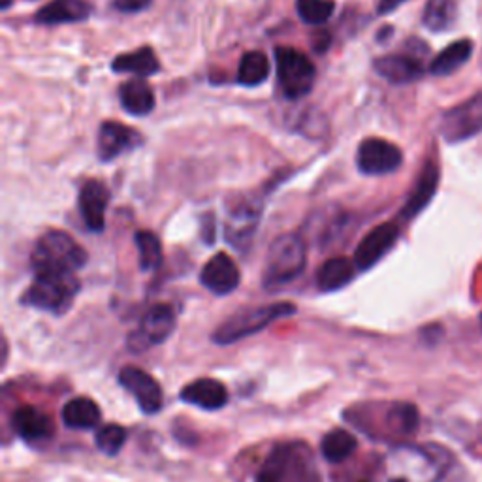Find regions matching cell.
I'll return each instance as SVG.
<instances>
[{
	"mask_svg": "<svg viewBox=\"0 0 482 482\" xmlns=\"http://www.w3.org/2000/svg\"><path fill=\"white\" fill-rule=\"evenodd\" d=\"M452 456L439 445H400L381 464L379 482H439Z\"/></svg>",
	"mask_w": 482,
	"mask_h": 482,
	"instance_id": "6da1fadb",
	"label": "cell"
},
{
	"mask_svg": "<svg viewBox=\"0 0 482 482\" xmlns=\"http://www.w3.org/2000/svg\"><path fill=\"white\" fill-rule=\"evenodd\" d=\"M255 482H320V475L307 445L281 443L268 454Z\"/></svg>",
	"mask_w": 482,
	"mask_h": 482,
	"instance_id": "7a4b0ae2",
	"label": "cell"
},
{
	"mask_svg": "<svg viewBox=\"0 0 482 482\" xmlns=\"http://www.w3.org/2000/svg\"><path fill=\"white\" fill-rule=\"evenodd\" d=\"M31 262L34 275L76 273L85 266L87 252L66 232L50 231L36 241Z\"/></svg>",
	"mask_w": 482,
	"mask_h": 482,
	"instance_id": "3957f363",
	"label": "cell"
},
{
	"mask_svg": "<svg viewBox=\"0 0 482 482\" xmlns=\"http://www.w3.org/2000/svg\"><path fill=\"white\" fill-rule=\"evenodd\" d=\"M307 262V249L298 234H283L275 240L266 255L262 281L266 288H278L292 283L302 275Z\"/></svg>",
	"mask_w": 482,
	"mask_h": 482,
	"instance_id": "277c9868",
	"label": "cell"
},
{
	"mask_svg": "<svg viewBox=\"0 0 482 482\" xmlns=\"http://www.w3.org/2000/svg\"><path fill=\"white\" fill-rule=\"evenodd\" d=\"M80 292L76 273H42L34 275L33 285L23 294V304L62 315L71 309Z\"/></svg>",
	"mask_w": 482,
	"mask_h": 482,
	"instance_id": "5b68a950",
	"label": "cell"
},
{
	"mask_svg": "<svg viewBox=\"0 0 482 482\" xmlns=\"http://www.w3.org/2000/svg\"><path fill=\"white\" fill-rule=\"evenodd\" d=\"M296 313V306L290 302H278L255 309L236 313L215 330L213 341L217 345H232L249 336H255L268 328L271 323Z\"/></svg>",
	"mask_w": 482,
	"mask_h": 482,
	"instance_id": "8992f818",
	"label": "cell"
},
{
	"mask_svg": "<svg viewBox=\"0 0 482 482\" xmlns=\"http://www.w3.org/2000/svg\"><path fill=\"white\" fill-rule=\"evenodd\" d=\"M275 66L283 93L290 100L304 99L315 85V64L311 59L288 45L275 50Z\"/></svg>",
	"mask_w": 482,
	"mask_h": 482,
	"instance_id": "52a82bcc",
	"label": "cell"
},
{
	"mask_svg": "<svg viewBox=\"0 0 482 482\" xmlns=\"http://www.w3.org/2000/svg\"><path fill=\"white\" fill-rule=\"evenodd\" d=\"M441 137L449 144H460L482 132V93L445 111L439 123Z\"/></svg>",
	"mask_w": 482,
	"mask_h": 482,
	"instance_id": "ba28073f",
	"label": "cell"
},
{
	"mask_svg": "<svg viewBox=\"0 0 482 482\" xmlns=\"http://www.w3.org/2000/svg\"><path fill=\"white\" fill-rule=\"evenodd\" d=\"M175 330V313L166 304L153 306L142 318V325L128 337L130 351L142 353L153 345L165 343Z\"/></svg>",
	"mask_w": 482,
	"mask_h": 482,
	"instance_id": "9c48e42d",
	"label": "cell"
},
{
	"mask_svg": "<svg viewBox=\"0 0 482 482\" xmlns=\"http://www.w3.org/2000/svg\"><path fill=\"white\" fill-rule=\"evenodd\" d=\"M403 163L400 147L383 137H367L356 151L358 170L365 175H384L396 172Z\"/></svg>",
	"mask_w": 482,
	"mask_h": 482,
	"instance_id": "30bf717a",
	"label": "cell"
},
{
	"mask_svg": "<svg viewBox=\"0 0 482 482\" xmlns=\"http://www.w3.org/2000/svg\"><path fill=\"white\" fill-rule=\"evenodd\" d=\"M119 384L125 386L134 396V400L137 402V405H140L146 415H155V412L163 409L165 403L163 388H160L155 377L140 370V367L134 365L123 367L119 372Z\"/></svg>",
	"mask_w": 482,
	"mask_h": 482,
	"instance_id": "8fae6325",
	"label": "cell"
},
{
	"mask_svg": "<svg viewBox=\"0 0 482 482\" xmlns=\"http://www.w3.org/2000/svg\"><path fill=\"white\" fill-rule=\"evenodd\" d=\"M400 228L396 222H383L367 234L354 252V264L360 271L373 268L398 241Z\"/></svg>",
	"mask_w": 482,
	"mask_h": 482,
	"instance_id": "7c38bea8",
	"label": "cell"
},
{
	"mask_svg": "<svg viewBox=\"0 0 482 482\" xmlns=\"http://www.w3.org/2000/svg\"><path fill=\"white\" fill-rule=\"evenodd\" d=\"M240 279H241L240 269L226 252H217L215 257L205 262L200 273L202 285L217 296H226L234 292L240 285Z\"/></svg>",
	"mask_w": 482,
	"mask_h": 482,
	"instance_id": "4fadbf2b",
	"label": "cell"
},
{
	"mask_svg": "<svg viewBox=\"0 0 482 482\" xmlns=\"http://www.w3.org/2000/svg\"><path fill=\"white\" fill-rule=\"evenodd\" d=\"M109 203V191L99 179L87 181L80 193V212L89 231L102 232L106 226V210Z\"/></svg>",
	"mask_w": 482,
	"mask_h": 482,
	"instance_id": "5bb4252c",
	"label": "cell"
},
{
	"mask_svg": "<svg viewBox=\"0 0 482 482\" xmlns=\"http://www.w3.org/2000/svg\"><path fill=\"white\" fill-rule=\"evenodd\" d=\"M12 426L19 438L27 441L52 439L55 433L53 419L33 405H23L14 412Z\"/></svg>",
	"mask_w": 482,
	"mask_h": 482,
	"instance_id": "9a60e30c",
	"label": "cell"
},
{
	"mask_svg": "<svg viewBox=\"0 0 482 482\" xmlns=\"http://www.w3.org/2000/svg\"><path fill=\"white\" fill-rule=\"evenodd\" d=\"M140 142L142 136L134 132L130 127L121 125L118 121L102 123L99 132V156L108 163V160H113L121 153H127L136 146H140Z\"/></svg>",
	"mask_w": 482,
	"mask_h": 482,
	"instance_id": "2e32d148",
	"label": "cell"
},
{
	"mask_svg": "<svg viewBox=\"0 0 482 482\" xmlns=\"http://www.w3.org/2000/svg\"><path fill=\"white\" fill-rule=\"evenodd\" d=\"M181 400L205 411H217L228 403L226 386L212 377L193 381L181 390Z\"/></svg>",
	"mask_w": 482,
	"mask_h": 482,
	"instance_id": "e0dca14e",
	"label": "cell"
},
{
	"mask_svg": "<svg viewBox=\"0 0 482 482\" xmlns=\"http://www.w3.org/2000/svg\"><path fill=\"white\" fill-rule=\"evenodd\" d=\"M375 72L394 85L412 83L422 78V64L409 55H384L375 61Z\"/></svg>",
	"mask_w": 482,
	"mask_h": 482,
	"instance_id": "ac0fdd59",
	"label": "cell"
},
{
	"mask_svg": "<svg viewBox=\"0 0 482 482\" xmlns=\"http://www.w3.org/2000/svg\"><path fill=\"white\" fill-rule=\"evenodd\" d=\"M90 15V6L83 0H52L36 12L34 19L42 25H59V23H80Z\"/></svg>",
	"mask_w": 482,
	"mask_h": 482,
	"instance_id": "d6986e66",
	"label": "cell"
},
{
	"mask_svg": "<svg viewBox=\"0 0 482 482\" xmlns=\"http://www.w3.org/2000/svg\"><path fill=\"white\" fill-rule=\"evenodd\" d=\"M438 183H439V170L433 163H428L421 172L415 191L411 193L409 200L405 202V208L402 210V219L417 217L431 202L435 191H438Z\"/></svg>",
	"mask_w": 482,
	"mask_h": 482,
	"instance_id": "ffe728a7",
	"label": "cell"
},
{
	"mask_svg": "<svg viewBox=\"0 0 482 482\" xmlns=\"http://www.w3.org/2000/svg\"><path fill=\"white\" fill-rule=\"evenodd\" d=\"M354 260L347 257H336L326 260L317 271V287L323 292H334L343 287H347L356 273Z\"/></svg>",
	"mask_w": 482,
	"mask_h": 482,
	"instance_id": "44dd1931",
	"label": "cell"
},
{
	"mask_svg": "<svg viewBox=\"0 0 482 482\" xmlns=\"http://www.w3.org/2000/svg\"><path fill=\"white\" fill-rule=\"evenodd\" d=\"M61 417L66 428L89 430L95 428L100 422L102 412L97 402H93L90 398H74L62 407Z\"/></svg>",
	"mask_w": 482,
	"mask_h": 482,
	"instance_id": "7402d4cb",
	"label": "cell"
},
{
	"mask_svg": "<svg viewBox=\"0 0 482 482\" xmlns=\"http://www.w3.org/2000/svg\"><path fill=\"white\" fill-rule=\"evenodd\" d=\"M473 42L471 40H458L438 53L430 64V72L433 76H450L471 59Z\"/></svg>",
	"mask_w": 482,
	"mask_h": 482,
	"instance_id": "603a6c76",
	"label": "cell"
},
{
	"mask_svg": "<svg viewBox=\"0 0 482 482\" xmlns=\"http://www.w3.org/2000/svg\"><path fill=\"white\" fill-rule=\"evenodd\" d=\"M121 106L130 113V116H147L155 108V93L153 89L144 80L127 81L119 89Z\"/></svg>",
	"mask_w": 482,
	"mask_h": 482,
	"instance_id": "cb8c5ba5",
	"label": "cell"
},
{
	"mask_svg": "<svg viewBox=\"0 0 482 482\" xmlns=\"http://www.w3.org/2000/svg\"><path fill=\"white\" fill-rule=\"evenodd\" d=\"M113 72L136 74L140 78L153 76L158 72V59L151 48H140L132 53L119 55L111 64Z\"/></svg>",
	"mask_w": 482,
	"mask_h": 482,
	"instance_id": "d4e9b609",
	"label": "cell"
},
{
	"mask_svg": "<svg viewBox=\"0 0 482 482\" xmlns=\"http://www.w3.org/2000/svg\"><path fill=\"white\" fill-rule=\"evenodd\" d=\"M358 449V441L353 433H349L347 430H332L328 431L323 443H320V452H323L325 460L330 464H341L345 462L347 458H351Z\"/></svg>",
	"mask_w": 482,
	"mask_h": 482,
	"instance_id": "484cf974",
	"label": "cell"
},
{
	"mask_svg": "<svg viewBox=\"0 0 482 482\" xmlns=\"http://www.w3.org/2000/svg\"><path fill=\"white\" fill-rule=\"evenodd\" d=\"M456 15V0H428L422 14V23L426 29L433 33H443L454 25Z\"/></svg>",
	"mask_w": 482,
	"mask_h": 482,
	"instance_id": "4316f807",
	"label": "cell"
},
{
	"mask_svg": "<svg viewBox=\"0 0 482 482\" xmlns=\"http://www.w3.org/2000/svg\"><path fill=\"white\" fill-rule=\"evenodd\" d=\"M386 428L394 435H411L419 430V411L411 403H392L386 409Z\"/></svg>",
	"mask_w": 482,
	"mask_h": 482,
	"instance_id": "83f0119b",
	"label": "cell"
},
{
	"mask_svg": "<svg viewBox=\"0 0 482 482\" xmlns=\"http://www.w3.org/2000/svg\"><path fill=\"white\" fill-rule=\"evenodd\" d=\"M259 224V213L250 208H240L232 213L231 222L226 226V232H228V240H231L232 245L236 247H243L250 241L252 232H255V228Z\"/></svg>",
	"mask_w": 482,
	"mask_h": 482,
	"instance_id": "f1b7e54d",
	"label": "cell"
},
{
	"mask_svg": "<svg viewBox=\"0 0 482 482\" xmlns=\"http://www.w3.org/2000/svg\"><path fill=\"white\" fill-rule=\"evenodd\" d=\"M269 59L262 52H249L240 61L238 81L245 87H255L268 80Z\"/></svg>",
	"mask_w": 482,
	"mask_h": 482,
	"instance_id": "f546056e",
	"label": "cell"
},
{
	"mask_svg": "<svg viewBox=\"0 0 482 482\" xmlns=\"http://www.w3.org/2000/svg\"><path fill=\"white\" fill-rule=\"evenodd\" d=\"M136 247H137V259H140V268L144 271H153L163 262V245L160 240L149 232V231H140L134 236Z\"/></svg>",
	"mask_w": 482,
	"mask_h": 482,
	"instance_id": "4dcf8cb0",
	"label": "cell"
},
{
	"mask_svg": "<svg viewBox=\"0 0 482 482\" xmlns=\"http://www.w3.org/2000/svg\"><path fill=\"white\" fill-rule=\"evenodd\" d=\"M296 10L307 25H323L334 14L332 0H296Z\"/></svg>",
	"mask_w": 482,
	"mask_h": 482,
	"instance_id": "1f68e13d",
	"label": "cell"
},
{
	"mask_svg": "<svg viewBox=\"0 0 482 482\" xmlns=\"http://www.w3.org/2000/svg\"><path fill=\"white\" fill-rule=\"evenodd\" d=\"M95 443L100 452L108 456H116L127 443V430L119 424H106L99 430Z\"/></svg>",
	"mask_w": 482,
	"mask_h": 482,
	"instance_id": "d6a6232c",
	"label": "cell"
},
{
	"mask_svg": "<svg viewBox=\"0 0 482 482\" xmlns=\"http://www.w3.org/2000/svg\"><path fill=\"white\" fill-rule=\"evenodd\" d=\"M151 3L153 0H113V6L125 14H136L144 12Z\"/></svg>",
	"mask_w": 482,
	"mask_h": 482,
	"instance_id": "836d02e7",
	"label": "cell"
},
{
	"mask_svg": "<svg viewBox=\"0 0 482 482\" xmlns=\"http://www.w3.org/2000/svg\"><path fill=\"white\" fill-rule=\"evenodd\" d=\"M407 3V0H381V3H379V6H377V12L381 14V15H386V14H390V12H394V10H398L402 5H405Z\"/></svg>",
	"mask_w": 482,
	"mask_h": 482,
	"instance_id": "e575fe53",
	"label": "cell"
},
{
	"mask_svg": "<svg viewBox=\"0 0 482 482\" xmlns=\"http://www.w3.org/2000/svg\"><path fill=\"white\" fill-rule=\"evenodd\" d=\"M480 330H482V315H480Z\"/></svg>",
	"mask_w": 482,
	"mask_h": 482,
	"instance_id": "d590c367",
	"label": "cell"
}]
</instances>
